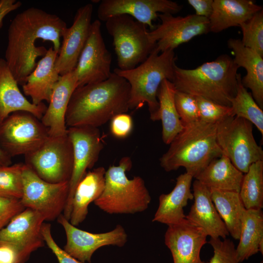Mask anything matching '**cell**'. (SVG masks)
Segmentation results:
<instances>
[{
	"mask_svg": "<svg viewBox=\"0 0 263 263\" xmlns=\"http://www.w3.org/2000/svg\"><path fill=\"white\" fill-rule=\"evenodd\" d=\"M67 24L59 16L41 9L30 7L18 14L8 30L5 60L18 84L23 85L37 66V58L47 49L37 46L38 39L50 41L59 52Z\"/></svg>",
	"mask_w": 263,
	"mask_h": 263,
	"instance_id": "1",
	"label": "cell"
},
{
	"mask_svg": "<svg viewBox=\"0 0 263 263\" xmlns=\"http://www.w3.org/2000/svg\"><path fill=\"white\" fill-rule=\"evenodd\" d=\"M130 95L129 83L113 72L104 81L78 87L68 104L66 126L98 128L117 114L128 112Z\"/></svg>",
	"mask_w": 263,
	"mask_h": 263,
	"instance_id": "2",
	"label": "cell"
},
{
	"mask_svg": "<svg viewBox=\"0 0 263 263\" xmlns=\"http://www.w3.org/2000/svg\"><path fill=\"white\" fill-rule=\"evenodd\" d=\"M239 68L233 58L226 54L192 69L175 64L172 82L177 91L231 107L236 94Z\"/></svg>",
	"mask_w": 263,
	"mask_h": 263,
	"instance_id": "3",
	"label": "cell"
},
{
	"mask_svg": "<svg viewBox=\"0 0 263 263\" xmlns=\"http://www.w3.org/2000/svg\"><path fill=\"white\" fill-rule=\"evenodd\" d=\"M160 158L167 172L184 167L195 178L212 160L222 154L216 140V123L200 120L184 126Z\"/></svg>",
	"mask_w": 263,
	"mask_h": 263,
	"instance_id": "4",
	"label": "cell"
},
{
	"mask_svg": "<svg viewBox=\"0 0 263 263\" xmlns=\"http://www.w3.org/2000/svg\"><path fill=\"white\" fill-rule=\"evenodd\" d=\"M176 59L174 50L159 53L154 49L146 60L135 68L129 70L114 69L113 73L129 83L130 110H137L147 104L150 119L158 120L157 91L164 80L172 82Z\"/></svg>",
	"mask_w": 263,
	"mask_h": 263,
	"instance_id": "5",
	"label": "cell"
},
{
	"mask_svg": "<svg viewBox=\"0 0 263 263\" xmlns=\"http://www.w3.org/2000/svg\"><path fill=\"white\" fill-rule=\"evenodd\" d=\"M132 168L128 156L122 157L117 166L109 167L103 191L94 202L96 206L109 214H133L148 208L151 198L143 179L136 176L130 179L126 175Z\"/></svg>",
	"mask_w": 263,
	"mask_h": 263,
	"instance_id": "6",
	"label": "cell"
},
{
	"mask_svg": "<svg viewBox=\"0 0 263 263\" xmlns=\"http://www.w3.org/2000/svg\"><path fill=\"white\" fill-rule=\"evenodd\" d=\"M105 25L113 39L120 70L135 68L145 61L156 47L147 26L129 15L112 17L105 21Z\"/></svg>",
	"mask_w": 263,
	"mask_h": 263,
	"instance_id": "7",
	"label": "cell"
},
{
	"mask_svg": "<svg viewBox=\"0 0 263 263\" xmlns=\"http://www.w3.org/2000/svg\"><path fill=\"white\" fill-rule=\"evenodd\" d=\"M253 125L233 116L216 123V140L223 154L244 174L253 163L263 161V150L254 138Z\"/></svg>",
	"mask_w": 263,
	"mask_h": 263,
	"instance_id": "8",
	"label": "cell"
},
{
	"mask_svg": "<svg viewBox=\"0 0 263 263\" xmlns=\"http://www.w3.org/2000/svg\"><path fill=\"white\" fill-rule=\"evenodd\" d=\"M24 157L25 164L43 180L52 183L69 182L74 156L67 133L61 136H49L39 148Z\"/></svg>",
	"mask_w": 263,
	"mask_h": 263,
	"instance_id": "9",
	"label": "cell"
},
{
	"mask_svg": "<svg viewBox=\"0 0 263 263\" xmlns=\"http://www.w3.org/2000/svg\"><path fill=\"white\" fill-rule=\"evenodd\" d=\"M49 136L40 119L27 112L13 113L0 123V147L11 158L32 153Z\"/></svg>",
	"mask_w": 263,
	"mask_h": 263,
	"instance_id": "10",
	"label": "cell"
},
{
	"mask_svg": "<svg viewBox=\"0 0 263 263\" xmlns=\"http://www.w3.org/2000/svg\"><path fill=\"white\" fill-rule=\"evenodd\" d=\"M23 192L20 201L24 207L35 210L45 221H53L62 214L69 192V182H48L24 164Z\"/></svg>",
	"mask_w": 263,
	"mask_h": 263,
	"instance_id": "11",
	"label": "cell"
},
{
	"mask_svg": "<svg viewBox=\"0 0 263 263\" xmlns=\"http://www.w3.org/2000/svg\"><path fill=\"white\" fill-rule=\"evenodd\" d=\"M67 133L72 144L74 156L73 172L69 182L68 195L63 212L64 217L69 221L75 189L87 169L93 168L97 161L104 144L98 128L69 127Z\"/></svg>",
	"mask_w": 263,
	"mask_h": 263,
	"instance_id": "12",
	"label": "cell"
},
{
	"mask_svg": "<svg viewBox=\"0 0 263 263\" xmlns=\"http://www.w3.org/2000/svg\"><path fill=\"white\" fill-rule=\"evenodd\" d=\"M158 18L161 23L149 34L156 43L155 49L159 53L174 50L193 38L210 32L208 19L195 14L175 17L169 13H161Z\"/></svg>",
	"mask_w": 263,
	"mask_h": 263,
	"instance_id": "13",
	"label": "cell"
},
{
	"mask_svg": "<svg viewBox=\"0 0 263 263\" xmlns=\"http://www.w3.org/2000/svg\"><path fill=\"white\" fill-rule=\"evenodd\" d=\"M101 25L98 19L92 23L88 38L75 69L77 87L104 81L113 73L112 56L103 38Z\"/></svg>",
	"mask_w": 263,
	"mask_h": 263,
	"instance_id": "14",
	"label": "cell"
},
{
	"mask_svg": "<svg viewBox=\"0 0 263 263\" xmlns=\"http://www.w3.org/2000/svg\"><path fill=\"white\" fill-rule=\"evenodd\" d=\"M57 219L66 235L67 242L64 250L84 263L86 262L90 263L93 254L98 248L107 245L122 247L128 241V235L121 225H117L110 231L94 233L77 228L63 214Z\"/></svg>",
	"mask_w": 263,
	"mask_h": 263,
	"instance_id": "15",
	"label": "cell"
},
{
	"mask_svg": "<svg viewBox=\"0 0 263 263\" xmlns=\"http://www.w3.org/2000/svg\"><path fill=\"white\" fill-rule=\"evenodd\" d=\"M182 5L170 0H102L97 9L99 20L105 22L110 18L119 15H129L149 27L155 26L153 21L159 14L178 13Z\"/></svg>",
	"mask_w": 263,
	"mask_h": 263,
	"instance_id": "16",
	"label": "cell"
},
{
	"mask_svg": "<svg viewBox=\"0 0 263 263\" xmlns=\"http://www.w3.org/2000/svg\"><path fill=\"white\" fill-rule=\"evenodd\" d=\"M93 12V6L91 3L79 8L72 25L64 33L55 62V68L60 75L75 68L89 37Z\"/></svg>",
	"mask_w": 263,
	"mask_h": 263,
	"instance_id": "17",
	"label": "cell"
},
{
	"mask_svg": "<svg viewBox=\"0 0 263 263\" xmlns=\"http://www.w3.org/2000/svg\"><path fill=\"white\" fill-rule=\"evenodd\" d=\"M203 230L186 218L168 225L165 244L170 251L173 263H206L200 257L202 247L207 243Z\"/></svg>",
	"mask_w": 263,
	"mask_h": 263,
	"instance_id": "18",
	"label": "cell"
},
{
	"mask_svg": "<svg viewBox=\"0 0 263 263\" xmlns=\"http://www.w3.org/2000/svg\"><path fill=\"white\" fill-rule=\"evenodd\" d=\"M44 221L38 212L26 208L0 231V241L13 243L30 255L44 245L41 232Z\"/></svg>",
	"mask_w": 263,
	"mask_h": 263,
	"instance_id": "19",
	"label": "cell"
},
{
	"mask_svg": "<svg viewBox=\"0 0 263 263\" xmlns=\"http://www.w3.org/2000/svg\"><path fill=\"white\" fill-rule=\"evenodd\" d=\"M193 195L194 203L186 218L201 228L210 238L225 239L229 233L213 204L210 188L195 180Z\"/></svg>",
	"mask_w": 263,
	"mask_h": 263,
	"instance_id": "20",
	"label": "cell"
},
{
	"mask_svg": "<svg viewBox=\"0 0 263 263\" xmlns=\"http://www.w3.org/2000/svg\"><path fill=\"white\" fill-rule=\"evenodd\" d=\"M77 87V80L73 71L60 75L53 91L49 106L40 120L49 130V136L67 133L65 115L71 96Z\"/></svg>",
	"mask_w": 263,
	"mask_h": 263,
	"instance_id": "21",
	"label": "cell"
},
{
	"mask_svg": "<svg viewBox=\"0 0 263 263\" xmlns=\"http://www.w3.org/2000/svg\"><path fill=\"white\" fill-rule=\"evenodd\" d=\"M58 54L52 47L47 49L22 85L24 94L31 97V102L35 105L40 104L44 100L48 103L50 101L60 76L55 68Z\"/></svg>",
	"mask_w": 263,
	"mask_h": 263,
	"instance_id": "22",
	"label": "cell"
},
{
	"mask_svg": "<svg viewBox=\"0 0 263 263\" xmlns=\"http://www.w3.org/2000/svg\"><path fill=\"white\" fill-rule=\"evenodd\" d=\"M47 109L43 102L35 105L22 94L6 62L0 58V123L18 111L31 113L40 119Z\"/></svg>",
	"mask_w": 263,
	"mask_h": 263,
	"instance_id": "23",
	"label": "cell"
},
{
	"mask_svg": "<svg viewBox=\"0 0 263 263\" xmlns=\"http://www.w3.org/2000/svg\"><path fill=\"white\" fill-rule=\"evenodd\" d=\"M193 177L185 172L176 178L175 187L168 194H162L159 197L157 209L152 220L168 225L180 223L186 218L184 208L188 200L193 199L191 191Z\"/></svg>",
	"mask_w": 263,
	"mask_h": 263,
	"instance_id": "24",
	"label": "cell"
},
{
	"mask_svg": "<svg viewBox=\"0 0 263 263\" xmlns=\"http://www.w3.org/2000/svg\"><path fill=\"white\" fill-rule=\"evenodd\" d=\"M227 45L233 53L235 63L246 71L245 75L241 79L243 85L250 89L254 99L263 110V57L244 46L240 39L230 38Z\"/></svg>",
	"mask_w": 263,
	"mask_h": 263,
	"instance_id": "25",
	"label": "cell"
},
{
	"mask_svg": "<svg viewBox=\"0 0 263 263\" xmlns=\"http://www.w3.org/2000/svg\"><path fill=\"white\" fill-rule=\"evenodd\" d=\"M263 10L252 0H214L209 18L210 32L217 33L240 25Z\"/></svg>",
	"mask_w": 263,
	"mask_h": 263,
	"instance_id": "26",
	"label": "cell"
},
{
	"mask_svg": "<svg viewBox=\"0 0 263 263\" xmlns=\"http://www.w3.org/2000/svg\"><path fill=\"white\" fill-rule=\"evenodd\" d=\"M106 169L99 167L87 172L77 184L73 197L69 222L76 226L88 213V207L101 195L105 186Z\"/></svg>",
	"mask_w": 263,
	"mask_h": 263,
	"instance_id": "27",
	"label": "cell"
},
{
	"mask_svg": "<svg viewBox=\"0 0 263 263\" xmlns=\"http://www.w3.org/2000/svg\"><path fill=\"white\" fill-rule=\"evenodd\" d=\"M244 174L224 154L212 160L195 178L209 188L239 192Z\"/></svg>",
	"mask_w": 263,
	"mask_h": 263,
	"instance_id": "28",
	"label": "cell"
},
{
	"mask_svg": "<svg viewBox=\"0 0 263 263\" xmlns=\"http://www.w3.org/2000/svg\"><path fill=\"white\" fill-rule=\"evenodd\" d=\"M239 243L236 248L239 263L252 255L263 253V213L262 209L244 211Z\"/></svg>",
	"mask_w": 263,
	"mask_h": 263,
	"instance_id": "29",
	"label": "cell"
},
{
	"mask_svg": "<svg viewBox=\"0 0 263 263\" xmlns=\"http://www.w3.org/2000/svg\"><path fill=\"white\" fill-rule=\"evenodd\" d=\"M176 92L173 83L165 79L161 82L157 94L159 103L158 120H161L162 123L163 141L168 145L184 127L175 106Z\"/></svg>",
	"mask_w": 263,
	"mask_h": 263,
	"instance_id": "30",
	"label": "cell"
},
{
	"mask_svg": "<svg viewBox=\"0 0 263 263\" xmlns=\"http://www.w3.org/2000/svg\"><path fill=\"white\" fill-rule=\"evenodd\" d=\"M213 204L224 222L229 234L239 240L245 208L239 192L210 188Z\"/></svg>",
	"mask_w": 263,
	"mask_h": 263,
	"instance_id": "31",
	"label": "cell"
},
{
	"mask_svg": "<svg viewBox=\"0 0 263 263\" xmlns=\"http://www.w3.org/2000/svg\"><path fill=\"white\" fill-rule=\"evenodd\" d=\"M239 194L246 209L263 207V161L253 163L244 175Z\"/></svg>",
	"mask_w": 263,
	"mask_h": 263,
	"instance_id": "32",
	"label": "cell"
},
{
	"mask_svg": "<svg viewBox=\"0 0 263 263\" xmlns=\"http://www.w3.org/2000/svg\"><path fill=\"white\" fill-rule=\"evenodd\" d=\"M242 76L237 75V86L235 96L231 101L233 116L251 122L263 136V111L254 99L251 93L243 85Z\"/></svg>",
	"mask_w": 263,
	"mask_h": 263,
	"instance_id": "33",
	"label": "cell"
},
{
	"mask_svg": "<svg viewBox=\"0 0 263 263\" xmlns=\"http://www.w3.org/2000/svg\"><path fill=\"white\" fill-rule=\"evenodd\" d=\"M24 164L0 167V196L20 199L23 192Z\"/></svg>",
	"mask_w": 263,
	"mask_h": 263,
	"instance_id": "34",
	"label": "cell"
},
{
	"mask_svg": "<svg viewBox=\"0 0 263 263\" xmlns=\"http://www.w3.org/2000/svg\"><path fill=\"white\" fill-rule=\"evenodd\" d=\"M239 27L243 34V44L263 57V10L255 14Z\"/></svg>",
	"mask_w": 263,
	"mask_h": 263,
	"instance_id": "35",
	"label": "cell"
},
{
	"mask_svg": "<svg viewBox=\"0 0 263 263\" xmlns=\"http://www.w3.org/2000/svg\"><path fill=\"white\" fill-rule=\"evenodd\" d=\"M195 97L198 107L199 119L201 121L217 123L225 117L233 116L231 107L222 105L201 97Z\"/></svg>",
	"mask_w": 263,
	"mask_h": 263,
	"instance_id": "36",
	"label": "cell"
},
{
	"mask_svg": "<svg viewBox=\"0 0 263 263\" xmlns=\"http://www.w3.org/2000/svg\"><path fill=\"white\" fill-rule=\"evenodd\" d=\"M175 103L183 126L200 120L197 100L194 96L176 90Z\"/></svg>",
	"mask_w": 263,
	"mask_h": 263,
	"instance_id": "37",
	"label": "cell"
},
{
	"mask_svg": "<svg viewBox=\"0 0 263 263\" xmlns=\"http://www.w3.org/2000/svg\"><path fill=\"white\" fill-rule=\"evenodd\" d=\"M209 243L213 248V255L207 263H239L232 241L210 238Z\"/></svg>",
	"mask_w": 263,
	"mask_h": 263,
	"instance_id": "38",
	"label": "cell"
},
{
	"mask_svg": "<svg viewBox=\"0 0 263 263\" xmlns=\"http://www.w3.org/2000/svg\"><path fill=\"white\" fill-rule=\"evenodd\" d=\"M30 256L17 245L0 241V263H24Z\"/></svg>",
	"mask_w": 263,
	"mask_h": 263,
	"instance_id": "39",
	"label": "cell"
},
{
	"mask_svg": "<svg viewBox=\"0 0 263 263\" xmlns=\"http://www.w3.org/2000/svg\"><path fill=\"white\" fill-rule=\"evenodd\" d=\"M25 208L20 199L0 196V231Z\"/></svg>",
	"mask_w": 263,
	"mask_h": 263,
	"instance_id": "40",
	"label": "cell"
},
{
	"mask_svg": "<svg viewBox=\"0 0 263 263\" xmlns=\"http://www.w3.org/2000/svg\"><path fill=\"white\" fill-rule=\"evenodd\" d=\"M41 232L44 241L56 256L59 263H84L70 255L58 245L51 234L50 224L44 223Z\"/></svg>",
	"mask_w": 263,
	"mask_h": 263,
	"instance_id": "41",
	"label": "cell"
},
{
	"mask_svg": "<svg viewBox=\"0 0 263 263\" xmlns=\"http://www.w3.org/2000/svg\"><path fill=\"white\" fill-rule=\"evenodd\" d=\"M132 129V117L126 113L117 114L110 120V132L115 138L124 139L127 137Z\"/></svg>",
	"mask_w": 263,
	"mask_h": 263,
	"instance_id": "42",
	"label": "cell"
},
{
	"mask_svg": "<svg viewBox=\"0 0 263 263\" xmlns=\"http://www.w3.org/2000/svg\"><path fill=\"white\" fill-rule=\"evenodd\" d=\"M188 2L193 8L196 16L207 19L210 17L213 0H188Z\"/></svg>",
	"mask_w": 263,
	"mask_h": 263,
	"instance_id": "43",
	"label": "cell"
},
{
	"mask_svg": "<svg viewBox=\"0 0 263 263\" xmlns=\"http://www.w3.org/2000/svg\"><path fill=\"white\" fill-rule=\"evenodd\" d=\"M22 5L21 1L16 0H0V28L3 20L10 12L19 9Z\"/></svg>",
	"mask_w": 263,
	"mask_h": 263,
	"instance_id": "44",
	"label": "cell"
},
{
	"mask_svg": "<svg viewBox=\"0 0 263 263\" xmlns=\"http://www.w3.org/2000/svg\"><path fill=\"white\" fill-rule=\"evenodd\" d=\"M11 158L0 147V167L11 165Z\"/></svg>",
	"mask_w": 263,
	"mask_h": 263,
	"instance_id": "45",
	"label": "cell"
}]
</instances>
